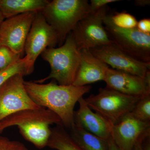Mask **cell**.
Returning <instances> with one entry per match:
<instances>
[{"mask_svg": "<svg viewBox=\"0 0 150 150\" xmlns=\"http://www.w3.org/2000/svg\"><path fill=\"white\" fill-rule=\"evenodd\" d=\"M135 6L139 7H144L147 6H149L150 0H136L134 1Z\"/></svg>", "mask_w": 150, "mask_h": 150, "instance_id": "cell-28", "label": "cell"}, {"mask_svg": "<svg viewBox=\"0 0 150 150\" xmlns=\"http://www.w3.org/2000/svg\"><path fill=\"white\" fill-rule=\"evenodd\" d=\"M149 136H150V133L145 134L142 137H140L135 145H134L133 150H143L142 147V142L145 138Z\"/></svg>", "mask_w": 150, "mask_h": 150, "instance_id": "cell-27", "label": "cell"}, {"mask_svg": "<svg viewBox=\"0 0 150 150\" xmlns=\"http://www.w3.org/2000/svg\"><path fill=\"white\" fill-rule=\"evenodd\" d=\"M40 12L56 31L60 46L64 44L78 23L91 13L87 0L49 1Z\"/></svg>", "mask_w": 150, "mask_h": 150, "instance_id": "cell-2", "label": "cell"}, {"mask_svg": "<svg viewBox=\"0 0 150 150\" xmlns=\"http://www.w3.org/2000/svg\"><path fill=\"white\" fill-rule=\"evenodd\" d=\"M137 28L143 33L150 34V19H142L138 21Z\"/></svg>", "mask_w": 150, "mask_h": 150, "instance_id": "cell-26", "label": "cell"}, {"mask_svg": "<svg viewBox=\"0 0 150 150\" xmlns=\"http://www.w3.org/2000/svg\"><path fill=\"white\" fill-rule=\"evenodd\" d=\"M47 146L57 150H83L62 125H56L51 129Z\"/></svg>", "mask_w": 150, "mask_h": 150, "instance_id": "cell-19", "label": "cell"}, {"mask_svg": "<svg viewBox=\"0 0 150 150\" xmlns=\"http://www.w3.org/2000/svg\"><path fill=\"white\" fill-rule=\"evenodd\" d=\"M108 10L105 6L78 23L71 33L79 51L112 44L103 25Z\"/></svg>", "mask_w": 150, "mask_h": 150, "instance_id": "cell-6", "label": "cell"}, {"mask_svg": "<svg viewBox=\"0 0 150 150\" xmlns=\"http://www.w3.org/2000/svg\"><path fill=\"white\" fill-rule=\"evenodd\" d=\"M16 74H21L23 76L30 75L25 56L0 71V86L11 77Z\"/></svg>", "mask_w": 150, "mask_h": 150, "instance_id": "cell-20", "label": "cell"}, {"mask_svg": "<svg viewBox=\"0 0 150 150\" xmlns=\"http://www.w3.org/2000/svg\"><path fill=\"white\" fill-rule=\"evenodd\" d=\"M80 62L72 85L82 87L104 81L108 66L95 57L90 50L80 51Z\"/></svg>", "mask_w": 150, "mask_h": 150, "instance_id": "cell-14", "label": "cell"}, {"mask_svg": "<svg viewBox=\"0 0 150 150\" xmlns=\"http://www.w3.org/2000/svg\"><path fill=\"white\" fill-rule=\"evenodd\" d=\"M108 143L109 145V150H119L112 140V138L108 140Z\"/></svg>", "mask_w": 150, "mask_h": 150, "instance_id": "cell-29", "label": "cell"}, {"mask_svg": "<svg viewBox=\"0 0 150 150\" xmlns=\"http://www.w3.org/2000/svg\"><path fill=\"white\" fill-rule=\"evenodd\" d=\"M23 77L21 74L14 75L0 86V121L21 110L41 108L28 94Z\"/></svg>", "mask_w": 150, "mask_h": 150, "instance_id": "cell-8", "label": "cell"}, {"mask_svg": "<svg viewBox=\"0 0 150 150\" xmlns=\"http://www.w3.org/2000/svg\"><path fill=\"white\" fill-rule=\"evenodd\" d=\"M24 85L35 104L54 112L61 119L63 126L69 129L74 124L75 105L91 88L90 86L60 85L53 82L42 84L24 81Z\"/></svg>", "mask_w": 150, "mask_h": 150, "instance_id": "cell-1", "label": "cell"}, {"mask_svg": "<svg viewBox=\"0 0 150 150\" xmlns=\"http://www.w3.org/2000/svg\"><path fill=\"white\" fill-rule=\"evenodd\" d=\"M97 58L112 69L145 78L150 74V63L141 62L121 51L114 44L90 50Z\"/></svg>", "mask_w": 150, "mask_h": 150, "instance_id": "cell-10", "label": "cell"}, {"mask_svg": "<svg viewBox=\"0 0 150 150\" xmlns=\"http://www.w3.org/2000/svg\"><path fill=\"white\" fill-rule=\"evenodd\" d=\"M49 124L32 123L18 126L20 133L25 140L33 144L36 148L42 149L47 146L51 134Z\"/></svg>", "mask_w": 150, "mask_h": 150, "instance_id": "cell-17", "label": "cell"}, {"mask_svg": "<svg viewBox=\"0 0 150 150\" xmlns=\"http://www.w3.org/2000/svg\"><path fill=\"white\" fill-rule=\"evenodd\" d=\"M41 55L43 60L49 63L51 72L48 76L35 82L42 83L54 79L60 85H72L80 62L81 54L71 33L62 46L57 48H46Z\"/></svg>", "mask_w": 150, "mask_h": 150, "instance_id": "cell-3", "label": "cell"}, {"mask_svg": "<svg viewBox=\"0 0 150 150\" xmlns=\"http://www.w3.org/2000/svg\"><path fill=\"white\" fill-rule=\"evenodd\" d=\"M37 12H29L6 19L0 25V45L8 47L22 58L25 44Z\"/></svg>", "mask_w": 150, "mask_h": 150, "instance_id": "cell-9", "label": "cell"}, {"mask_svg": "<svg viewBox=\"0 0 150 150\" xmlns=\"http://www.w3.org/2000/svg\"><path fill=\"white\" fill-rule=\"evenodd\" d=\"M131 113L140 121L150 122V95L141 98Z\"/></svg>", "mask_w": 150, "mask_h": 150, "instance_id": "cell-22", "label": "cell"}, {"mask_svg": "<svg viewBox=\"0 0 150 150\" xmlns=\"http://www.w3.org/2000/svg\"><path fill=\"white\" fill-rule=\"evenodd\" d=\"M104 81L106 87L127 95L143 98L150 95V74L143 78L108 67Z\"/></svg>", "mask_w": 150, "mask_h": 150, "instance_id": "cell-11", "label": "cell"}, {"mask_svg": "<svg viewBox=\"0 0 150 150\" xmlns=\"http://www.w3.org/2000/svg\"><path fill=\"white\" fill-rule=\"evenodd\" d=\"M141 98L124 94L106 87L100 88L97 94L91 95L84 99L91 110L114 125L132 112Z\"/></svg>", "mask_w": 150, "mask_h": 150, "instance_id": "cell-4", "label": "cell"}, {"mask_svg": "<svg viewBox=\"0 0 150 150\" xmlns=\"http://www.w3.org/2000/svg\"><path fill=\"white\" fill-rule=\"evenodd\" d=\"M78 102L79 107L74 112L75 124L103 139L108 141L111 139L112 124L98 113L93 112L88 106L83 97Z\"/></svg>", "mask_w": 150, "mask_h": 150, "instance_id": "cell-13", "label": "cell"}, {"mask_svg": "<svg viewBox=\"0 0 150 150\" xmlns=\"http://www.w3.org/2000/svg\"><path fill=\"white\" fill-rule=\"evenodd\" d=\"M35 122L63 126L61 119L54 112L48 109L40 108L21 110L4 118L0 121V133L11 126H18Z\"/></svg>", "mask_w": 150, "mask_h": 150, "instance_id": "cell-15", "label": "cell"}, {"mask_svg": "<svg viewBox=\"0 0 150 150\" xmlns=\"http://www.w3.org/2000/svg\"><path fill=\"white\" fill-rule=\"evenodd\" d=\"M149 133L150 122L140 121L131 112L112 126V139L119 150H133L140 137Z\"/></svg>", "mask_w": 150, "mask_h": 150, "instance_id": "cell-12", "label": "cell"}, {"mask_svg": "<svg viewBox=\"0 0 150 150\" xmlns=\"http://www.w3.org/2000/svg\"><path fill=\"white\" fill-rule=\"evenodd\" d=\"M4 19L5 18L4 16H3V14L0 11V25L4 21Z\"/></svg>", "mask_w": 150, "mask_h": 150, "instance_id": "cell-30", "label": "cell"}, {"mask_svg": "<svg viewBox=\"0 0 150 150\" xmlns=\"http://www.w3.org/2000/svg\"><path fill=\"white\" fill-rule=\"evenodd\" d=\"M19 54L13 52L8 47L0 45V71L22 59Z\"/></svg>", "mask_w": 150, "mask_h": 150, "instance_id": "cell-23", "label": "cell"}, {"mask_svg": "<svg viewBox=\"0 0 150 150\" xmlns=\"http://www.w3.org/2000/svg\"><path fill=\"white\" fill-rule=\"evenodd\" d=\"M112 23L115 26L123 29L137 28L138 21L136 18L126 12L115 13L110 15Z\"/></svg>", "mask_w": 150, "mask_h": 150, "instance_id": "cell-21", "label": "cell"}, {"mask_svg": "<svg viewBox=\"0 0 150 150\" xmlns=\"http://www.w3.org/2000/svg\"><path fill=\"white\" fill-rule=\"evenodd\" d=\"M58 44L56 31L48 24L40 11L37 12L33 21L25 44L24 51L30 75L33 71L38 56L47 48Z\"/></svg>", "mask_w": 150, "mask_h": 150, "instance_id": "cell-7", "label": "cell"}, {"mask_svg": "<svg viewBox=\"0 0 150 150\" xmlns=\"http://www.w3.org/2000/svg\"><path fill=\"white\" fill-rule=\"evenodd\" d=\"M47 0H0V11L5 19L29 12H39L49 2Z\"/></svg>", "mask_w": 150, "mask_h": 150, "instance_id": "cell-16", "label": "cell"}, {"mask_svg": "<svg viewBox=\"0 0 150 150\" xmlns=\"http://www.w3.org/2000/svg\"><path fill=\"white\" fill-rule=\"evenodd\" d=\"M119 0H91L89 3L91 13H94L110 3L119 1Z\"/></svg>", "mask_w": 150, "mask_h": 150, "instance_id": "cell-25", "label": "cell"}, {"mask_svg": "<svg viewBox=\"0 0 150 150\" xmlns=\"http://www.w3.org/2000/svg\"><path fill=\"white\" fill-rule=\"evenodd\" d=\"M0 150H29L21 142L0 136Z\"/></svg>", "mask_w": 150, "mask_h": 150, "instance_id": "cell-24", "label": "cell"}, {"mask_svg": "<svg viewBox=\"0 0 150 150\" xmlns=\"http://www.w3.org/2000/svg\"><path fill=\"white\" fill-rule=\"evenodd\" d=\"M103 25L112 44L137 60L150 63V34L143 33L137 28L117 27L108 14L103 20Z\"/></svg>", "mask_w": 150, "mask_h": 150, "instance_id": "cell-5", "label": "cell"}, {"mask_svg": "<svg viewBox=\"0 0 150 150\" xmlns=\"http://www.w3.org/2000/svg\"><path fill=\"white\" fill-rule=\"evenodd\" d=\"M69 130L70 136L83 150H109L108 141L89 133L75 123Z\"/></svg>", "mask_w": 150, "mask_h": 150, "instance_id": "cell-18", "label": "cell"}]
</instances>
